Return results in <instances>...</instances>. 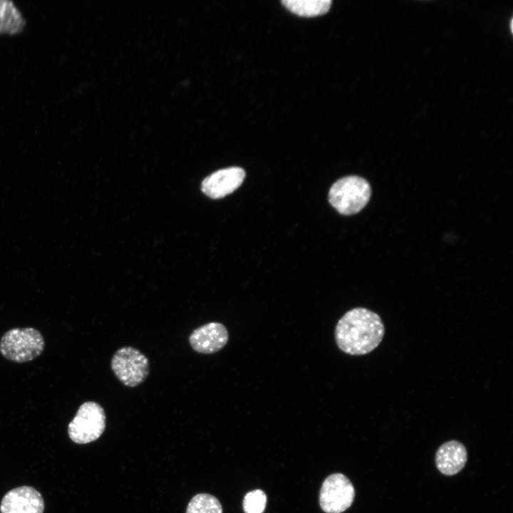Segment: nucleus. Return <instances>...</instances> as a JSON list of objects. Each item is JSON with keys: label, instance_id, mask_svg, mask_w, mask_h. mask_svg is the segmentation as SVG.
<instances>
[{"label": "nucleus", "instance_id": "nucleus-1", "mask_svg": "<svg viewBox=\"0 0 513 513\" xmlns=\"http://www.w3.org/2000/svg\"><path fill=\"white\" fill-rule=\"evenodd\" d=\"M385 327L379 315L366 308L347 311L335 328V339L340 350L352 356L367 354L381 342Z\"/></svg>", "mask_w": 513, "mask_h": 513}, {"label": "nucleus", "instance_id": "nucleus-2", "mask_svg": "<svg viewBox=\"0 0 513 513\" xmlns=\"http://www.w3.org/2000/svg\"><path fill=\"white\" fill-rule=\"evenodd\" d=\"M371 195L369 183L364 178L351 175L338 180L330 188V204L341 214L351 215L360 212Z\"/></svg>", "mask_w": 513, "mask_h": 513}, {"label": "nucleus", "instance_id": "nucleus-3", "mask_svg": "<svg viewBox=\"0 0 513 513\" xmlns=\"http://www.w3.org/2000/svg\"><path fill=\"white\" fill-rule=\"evenodd\" d=\"M45 341L41 332L33 328H11L0 340V353L9 361L24 363L38 357Z\"/></svg>", "mask_w": 513, "mask_h": 513}, {"label": "nucleus", "instance_id": "nucleus-4", "mask_svg": "<svg viewBox=\"0 0 513 513\" xmlns=\"http://www.w3.org/2000/svg\"><path fill=\"white\" fill-rule=\"evenodd\" d=\"M105 428V413L96 402L81 404L68 426L70 439L77 444H87L98 439Z\"/></svg>", "mask_w": 513, "mask_h": 513}, {"label": "nucleus", "instance_id": "nucleus-5", "mask_svg": "<svg viewBox=\"0 0 513 513\" xmlns=\"http://www.w3.org/2000/svg\"><path fill=\"white\" fill-rule=\"evenodd\" d=\"M110 364L118 379L128 387L139 385L149 374L147 358L133 347L125 346L117 350Z\"/></svg>", "mask_w": 513, "mask_h": 513}, {"label": "nucleus", "instance_id": "nucleus-6", "mask_svg": "<svg viewBox=\"0 0 513 513\" xmlns=\"http://www.w3.org/2000/svg\"><path fill=\"white\" fill-rule=\"evenodd\" d=\"M355 497L353 485L341 473L329 475L323 482L319 502L326 513H341L352 504Z\"/></svg>", "mask_w": 513, "mask_h": 513}, {"label": "nucleus", "instance_id": "nucleus-7", "mask_svg": "<svg viewBox=\"0 0 513 513\" xmlns=\"http://www.w3.org/2000/svg\"><path fill=\"white\" fill-rule=\"evenodd\" d=\"M44 500L41 493L30 486L9 490L1 499L0 513H43Z\"/></svg>", "mask_w": 513, "mask_h": 513}, {"label": "nucleus", "instance_id": "nucleus-8", "mask_svg": "<svg viewBox=\"0 0 513 513\" xmlns=\"http://www.w3.org/2000/svg\"><path fill=\"white\" fill-rule=\"evenodd\" d=\"M228 339V331L222 323L210 322L195 329L189 337V342L196 352L210 354L222 349Z\"/></svg>", "mask_w": 513, "mask_h": 513}, {"label": "nucleus", "instance_id": "nucleus-9", "mask_svg": "<svg viewBox=\"0 0 513 513\" xmlns=\"http://www.w3.org/2000/svg\"><path fill=\"white\" fill-rule=\"evenodd\" d=\"M244 170L230 167L217 170L207 177L202 183V190L212 199H219L231 194L243 182Z\"/></svg>", "mask_w": 513, "mask_h": 513}, {"label": "nucleus", "instance_id": "nucleus-10", "mask_svg": "<svg viewBox=\"0 0 513 513\" xmlns=\"http://www.w3.org/2000/svg\"><path fill=\"white\" fill-rule=\"evenodd\" d=\"M467 460V450L463 444L457 440L443 443L435 454L437 468L447 476L455 475L461 471Z\"/></svg>", "mask_w": 513, "mask_h": 513}, {"label": "nucleus", "instance_id": "nucleus-11", "mask_svg": "<svg viewBox=\"0 0 513 513\" xmlns=\"http://www.w3.org/2000/svg\"><path fill=\"white\" fill-rule=\"evenodd\" d=\"M26 21L11 0H0V35H17L24 31Z\"/></svg>", "mask_w": 513, "mask_h": 513}, {"label": "nucleus", "instance_id": "nucleus-12", "mask_svg": "<svg viewBox=\"0 0 513 513\" xmlns=\"http://www.w3.org/2000/svg\"><path fill=\"white\" fill-rule=\"evenodd\" d=\"M331 0H283L281 4L291 12L305 17L326 14L330 9Z\"/></svg>", "mask_w": 513, "mask_h": 513}, {"label": "nucleus", "instance_id": "nucleus-13", "mask_svg": "<svg viewBox=\"0 0 513 513\" xmlns=\"http://www.w3.org/2000/svg\"><path fill=\"white\" fill-rule=\"evenodd\" d=\"M186 513H222V507L214 496L200 493L190 499Z\"/></svg>", "mask_w": 513, "mask_h": 513}, {"label": "nucleus", "instance_id": "nucleus-14", "mask_svg": "<svg viewBox=\"0 0 513 513\" xmlns=\"http://www.w3.org/2000/svg\"><path fill=\"white\" fill-rule=\"evenodd\" d=\"M266 504V496L261 489L248 492L243 501L245 513H263Z\"/></svg>", "mask_w": 513, "mask_h": 513}]
</instances>
